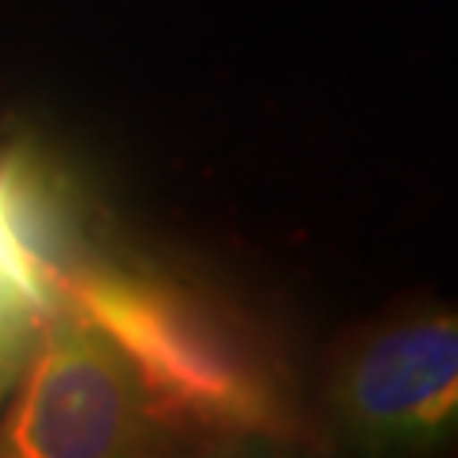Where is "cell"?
I'll return each mask as SVG.
<instances>
[{
    "label": "cell",
    "instance_id": "cell-2",
    "mask_svg": "<svg viewBox=\"0 0 458 458\" xmlns=\"http://www.w3.org/2000/svg\"><path fill=\"white\" fill-rule=\"evenodd\" d=\"M328 405L360 451L417 454L458 443V310L370 333L340 363Z\"/></svg>",
    "mask_w": 458,
    "mask_h": 458
},
{
    "label": "cell",
    "instance_id": "cell-1",
    "mask_svg": "<svg viewBox=\"0 0 458 458\" xmlns=\"http://www.w3.org/2000/svg\"><path fill=\"white\" fill-rule=\"evenodd\" d=\"M276 424L264 386L168 291L114 264H62L0 409V458L199 451Z\"/></svg>",
    "mask_w": 458,
    "mask_h": 458
},
{
    "label": "cell",
    "instance_id": "cell-3",
    "mask_svg": "<svg viewBox=\"0 0 458 458\" xmlns=\"http://www.w3.org/2000/svg\"><path fill=\"white\" fill-rule=\"evenodd\" d=\"M62 256L38 172L23 153L0 157V409L35 344Z\"/></svg>",
    "mask_w": 458,
    "mask_h": 458
}]
</instances>
